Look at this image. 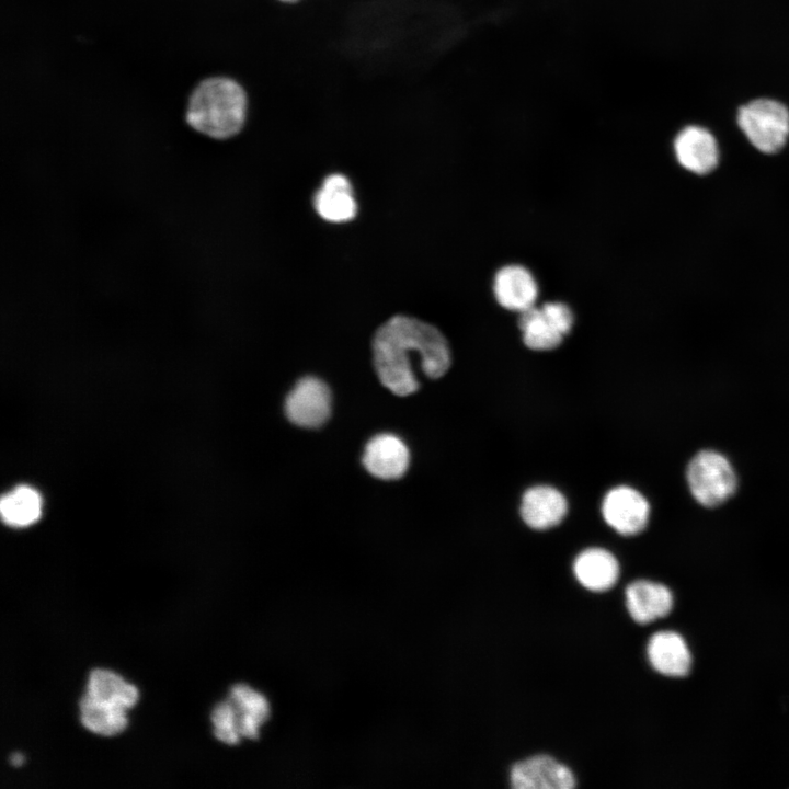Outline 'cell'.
Listing matches in <instances>:
<instances>
[{
	"instance_id": "obj_1",
	"label": "cell",
	"mask_w": 789,
	"mask_h": 789,
	"mask_svg": "<svg viewBox=\"0 0 789 789\" xmlns=\"http://www.w3.org/2000/svg\"><path fill=\"white\" fill-rule=\"evenodd\" d=\"M374 367L380 382L398 396L420 388L414 358L423 374L432 379L443 377L451 364L446 338L433 324L405 315H397L381 324L373 338Z\"/></svg>"
},
{
	"instance_id": "obj_2",
	"label": "cell",
	"mask_w": 789,
	"mask_h": 789,
	"mask_svg": "<svg viewBox=\"0 0 789 789\" xmlns=\"http://www.w3.org/2000/svg\"><path fill=\"white\" fill-rule=\"evenodd\" d=\"M248 98L236 80L213 77L202 81L190 96L186 122L196 132L214 138L236 136L244 126Z\"/></svg>"
},
{
	"instance_id": "obj_3",
	"label": "cell",
	"mask_w": 789,
	"mask_h": 789,
	"mask_svg": "<svg viewBox=\"0 0 789 789\" xmlns=\"http://www.w3.org/2000/svg\"><path fill=\"white\" fill-rule=\"evenodd\" d=\"M138 699L137 687L121 675L111 670L93 668L79 699L80 723L96 735L119 734L128 724L127 710L132 709Z\"/></svg>"
},
{
	"instance_id": "obj_4",
	"label": "cell",
	"mask_w": 789,
	"mask_h": 789,
	"mask_svg": "<svg viewBox=\"0 0 789 789\" xmlns=\"http://www.w3.org/2000/svg\"><path fill=\"white\" fill-rule=\"evenodd\" d=\"M736 121L748 141L761 152L776 153L789 138V108L778 100H751L739 108Z\"/></svg>"
},
{
	"instance_id": "obj_5",
	"label": "cell",
	"mask_w": 789,
	"mask_h": 789,
	"mask_svg": "<svg viewBox=\"0 0 789 789\" xmlns=\"http://www.w3.org/2000/svg\"><path fill=\"white\" fill-rule=\"evenodd\" d=\"M686 481L693 498L705 507L721 505L737 487L732 464L712 449H704L693 456L686 468Z\"/></svg>"
},
{
	"instance_id": "obj_6",
	"label": "cell",
	"mask_w": 789,
	"mask_h": 789,
	"mask_svg": "<svg viewBox=\"0 0 789 789\" xmlns=\"http://www.w3.org/2000/svg\"><path fill=\"white\" fill-rule=\"evenodd\" d=\"M284 411L288 421L299 427L322 426L332 411V395L329 386L318 377L300 378L287 393Z\"/></svg>"
},
{
	"instance_id": "obj_7",
	"label": "cell",
	"mask_w": 789,
	"mask_h": 789,
	"mask_svg": "<svg viewBox=\"0 0 789 789\" xmlns=\"http://www.w3.org/2000/svg\"><path fill=\"white\" fill-rule=\"evenodd\" d=\"M602 516L606 524L624 536L641 533L650 518V504L645 496L629 485L610 489L602 501Z\"/></svg>"
},
{
	"instance_id": "obj_8",
	"label": "cell",
	"mask_w": 789,
	"mask_h": 789,
	"mask_svg": "<svg viewBox=\"0 0 789 789\" xmlns=\"http://www.w3.org/2000/svg\"><path fill=\"white\" fill-rule=\"evenodd\" d=\"M515 789H571L575 777L569 767L549 755H536L517 762L511 768Z\"/></svg>"
},
{
	"instance_id": "obj_9",
	"label": "cell",
	"mask_w": 789,
	"mask_h": 789,
	"mask_svg": "<svg viewBox=\"0 0 789 789\" xmlns=\"http://www.w3.org/2000/svg\"><path fill=\"white\" fill-rule=\"evenodd\" d=\"M362 462L373 477L381 480H396L408 470L410 451L399 436L381 433L367 442Z\"/></svg>"
},
{
	"instance_id": "obj_10",
	"label": "cell",
	"mask_w": 789,
	"mask_h": 789,
	"mask_svg": "<svg viewBox=\"0 0 789 789\" xmlns=\"http://www.w3.org/2000/svg\"><path fill=\"white\" fill-rule=\"evenodd\" d=\"M674 151L684 169L699 175L711 172L719 161V147L714 136L698 125L686 126L677 134Z\"/></svg>"
},
{
	"instance_id": "obj_11",
	"label": "cell",
	"mask_w": 789,
	"mask_h": 789,
	"mask_svg": "<svg viewBox=\"0 0 789 789\" xmlns=\"http://www.w3.org/2000/svg\"><path fill=\"white\" fill-rule=\"evenodd\" d=\"M567 513L565 496L551 485H534L527 489L522 496L521 517L528 527L535 530H547L559 525Z\"/></svg>"
},
{
	"instance_id": "obj_12",
	"label": "cell",
	"mask_w": 789,
	"mask_h": 789,
	"mask_svg": "<svg viewBox=\"0 0 789 789\" xmlns=\"http://www.w3.org/2000/svg\"><path fill=\"white\" fill-rule=\"evenodd\" d=\"M538 291L536 278L523 265H505L494 276V297L499 305L507 310L521 313L535 306Z\"/></svg>"
},
{
	"instance_id": "obj_13",
	"label": "cell",
	"mask_w": 789,
	"mask_h": 789,
	"mask_svg": "<svg viewBox=\"0 0 789 789\" xmlns=\"http://www.w3.org/2000/svg\"><path fill=\"white\" fill-rule=\"evenodd\" d=\"M647 654L651 666L664 676L684 677L693 665L691 652L686 640L672 630L653 633L648 642Z\"/></svg>"
},
{
	"instance_id": "obj_14",
	"label": "cell",
	"mask_w": 789,
	"mask_h": 789,
	"mask_svg": "<svg viewBox=\"0 0 789 789\" xmlns=\"http://www.w3.org/2000/svg\"><path fill=\"white\" fill-rule=\"evenodd\" d=\"M626 607L638 624H649L667 616L674 606L672 591L664 584L637 580L625 591Z\"/></svg>"
},
{
	"instance_id": "obj_15",
	"label": "cell",
	"mask_w": 789,
	"mask_h": 789,
	"mask_svg": "<svg viewBox=\"0 0 789 789\" xmlns=\"http://www.w3.org/2000/svg\"><path fill=\"white\" fill-rule=\"evenodd\" d=\"M318 215L330 222L352 220L357 214V203L350 180L343 174H330L313 198Z\"/></svg>"
},
{
	"instance_id": "obj_16",
	"label": "cell",
	"mask_w": 789,
	"mask_h": 789,
	"mask_svg": "<svg viewBox=\"0 0 789 789\" xmlns=\"http://www.w3.org/2000/svg\"><path fill=\"white\" fill-rule=\"evenodd\" d=\"M573 573L583 587L593 592H605L617 582L619 563L616 557L604 548H587L574 559Z\"/></svg>"
},
{
	"instance_id": "obj_17",
	"label": "cell",
	"mask_w": 789,
	"mask_h": 789,
	"mask_svg": "<svg viewBox=\"0 0 789 789\" xmlns=\"http://www.w3.org/2000/svg\"><path fill=\"white\" fill-rule=\"evenodd\" d=\"M228 699L236 710L242 739H258L271 714L266 697L247 684H237L230 688Z\"/></svg>"
},
{
	"instance_id": "obj_18",
	"label": "cell",
	"mask_w": 789,
	"mask_h": 789,
	"mask_svg": "<svg viewBox=\"0 0 789 789\" xmlns=\"http://www.w3.org/2000/svg\"><path fill=\"white\" fill-rule=\"evenodd\" d=\"M0 512L3 522L10 526L32 525L42 514V498L36 490L19 485L2 496Z\"/></svg>"
},
{
	"instance_id": "obj_19",
	"label": "cell",
	"mask_w": 789,
	"mask_h": 789,
	"mask_svg": "<svg viewBox=\"0 0 789 789\" xmlns=\"http://www.w3.org/2000/svg\"><path fill=\"white\" fill-rule=\"evenodd\" d=\"M518 325L524 344L534 351H551L563 341L564 335L546 317L540 307L533 306L519 313Z\"/></svg>"
},
{
	"instance_id": "obj_20",
	"label": "cell",
	"mask_w": 789,
	"mask_h": 789,
	"mask_svg": "<svg viewBox=\"0 0 789 789\" xmlns=\"http://www.w3.org/2000/svg\"><path fill=\"white\" fill-rule=\"evenodd\" d=\"M210 721L214 736L218 741L228 745H236L241 741L242 736L236 710L228 698L213 708Z\"/></svg>"
},
{
	"instance_id": "obj_21",
	"label": "cell",
	"mask_w": 789,
	"mask_h": 789,
	"mask_svg": "<svg viewBox=\"0 0 789 789\" xmlns=\"http://www.w3.org/2000/svg\"><path fill=\"white\" fill-rule=\"evenodd\" d=\"M540 308L564 336L570 333L574 324V315L568 305L561 301H549Z\"/></svg>"
},
{
	"instance_id": "obj_22",
	"label": "cell",
	"mask_w": 789,
	"mask_h": 789,
	"mask_svg": "<svg viewBox=\"0 0 789 789\" xmlns=\"http://www.w3.org/2000/svg\"><path fill=\"white\" fill-rule=\"evenodd\" d=\"M277 1L283 2V3H288V4H290V3H296V2H298V1H300V0H277Z\"/></svg>"
}]
</instances>
